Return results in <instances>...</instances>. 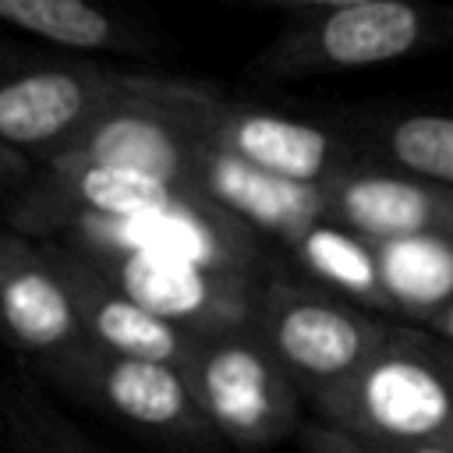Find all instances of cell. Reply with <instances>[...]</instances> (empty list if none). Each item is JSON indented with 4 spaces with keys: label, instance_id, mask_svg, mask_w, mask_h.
I'll return each mask as SVG.
<instances>
[{
    "label": "cell",
    "instance_id": "16",
    "mask_svg": "<svg viewBox=\"0 0 453 453\" xmlns=\"http://www.w3.org/2000/svg\"><path fill=\"white\" fill-rule=\"evenodd\" d=\"M0 25L60 53H145L152 32L113 0H0Z\"/></svg>",
    "mask_w": 453,
    "mask_h": 453
},
{
    "label": "cell",
    "instance_id": "9",
    "mask_svg": "<svg viewBox=\"0 0 453 453\" xmlns=\"http://www.w3.org/2000/svg\"><path fill=\"white\" fill-rule=\"evenodd\" d=\"M188 195L191 191L142 170L64 159L42 166L11 195L7 226L32 241H60L78 223L142 216L152 209H166Z\"/></svg>",
    "mask_w": 453,
    "mask_h": 453
},
{
    "label": "cell",
    "instance_id": "14",
    "mask_svg": "<svg viewBox=\"0 0 453 453\" xmlns=\"http://www.w3.org/2000/svg\"><path fill=\"white\" fill-rule=\"evenodd\" d=\"M0 333L32 361L85 343V329L46 244L0 230Z\"/></svg>",
    "mask_w": 453,
    "mask_h": 453
},
{
    "label": "cell",
    "instance_id": "7",
    "mask_svg": "<svg viewBox=\"0 0 453 453\" xmlns=\"http://www.w3.org/2000/svg\"><path fill=\"white\" fill-rule=\"evenodd\" d=\"M120 67L74 53L32 57L0 50V142L39 166L64 159L67 145L120 85Z\"/></svg>",
    "mask_w": 453,
    "mask_h": 453
},
{
    "label": "cell",
    "instance_id": "1",
    "mask_svg": "<svg viewBox=\"0 0 453 453\" xmlns=\"http://www.w3.org/2000/svg\"><path fill=\"white\" fill-rule=\"evenodd\" d=\"M219 99L223 92L205 81L124 71L113 96L67 145L64 159L142 170L198 195V173L212 152V117Z\"/></svg>",
    "mask_w": 453,
    "mask_h": 453
},
{
    "label": "cell",
    "instance_id": "26",
    "mask_svg": "<svg viewBox=\"0 0 453 453\" xmlns=\"http://www.w3.org/2000/svg\"><path fill=\"white\" fill-rule=\"evenodd\" d=\"M382 453H453V442H428V446H396Z\"/></svg>",
    "mask_w": 453,
    "mask_h": 453
},
{
    "label": "cell",
    "instance_id": "25",
    "mask_svg": "<svg viewBox=\"0 0 453 453\" xmlns=\"http://www.w3.org/2000/svg\"><path fill=\"white\" fill-rule=\"evenodd\" d=\"M428 336H432V333H428ZM432 354H435V361L442 365V372H446V379H449V386H453V343L432 336Z\"/></svg>",
    "mask_w": 453,
    "mask_h": 453
},
{
    "label": "cell",
    "instance_id": "5",
    "mask_svg": "<svg viewBox=\"0 0 453 453\" xmlns=\"http://www.w3.org/2000/svg\"><path fill=\"white\" fill-rule=\"evenodd\" d=\"M396 322L368 308L290 276H265L255 311V333L301 386L304 400L343 382L372 361Z\"/></svg>",
    "mask_w": 453,
    "mask_h": 453
},
{
    "label": "cell",
    "instance_id": "19",
    "mask_svg": "<svg viewBox=\"0 0 453 453\" xmlns=\"http://www.w3.org/2000/svg\"><path fill=\"white\" fill-rule=\"evenodd\" d=\"M393 315L425 326L453 301V244L442 241H375Z\"/></svg>",
    "mask_w": 453,
    "mask_h": 453
},
{
    "label": "cell",
    "instance_id": "4",
    "mask_svg": "<svg viewBox=\"0 0 453 453\" xmlns=\"http://www.w3.org/2000/svg\"><path fill=\"white\" fill-rule=\"evenodd\" d=\"M180 372L219 442L244 453H262L297 439L308 425L301 386L262 343L255 326L198 336Z\"/></svg>",
    "mask_w": 453,
    "mask_h": 453
},
{
    "label": "cell",
    "instance_id": "15",
    "mask_svg": "<svg viewBox=\"0 0 453 453\" xmlns=\"http://www.w3.org/2000/svg\"><path fill=\"white\" fill-rule=\"evenodd\" d=\"M198 195L248 223L255 234H269L283 244H290L308 226L329 219L326 188L269 177L241 163L237 156L219 152L216 145L198 173Z\"/></svg>",
    "mask_w": 453,
    "mask_h": 453
},
{
    "label": "cell",
    "instance_id": "11",
    "mask_svg": "<svg viewBox=\"0 0 453 453\" xmlns=\"http://www.w3.org/2000/svg\"><path fill=\"white\" fill-rule=\"evenodd\" d=\"M212 145L241 163L294 184L326 188L347 166L361 163L350 127L294 117L273 106L223 96L212 117Z\"/></svg>",
    "mask_w": 453,
    "mask_h": 453
},
{
    "label": "cell",
    "instance_id": "10",
    "mask_svg": "<svg viewBox=\"0 0 453 453\" xmlns=\"http://www.w3.org/2000/svg\"><path fill=\"white\" fill-rule=\"evenodd\" d=\"M60 244L131 248V251H152V255L198 262L216 273L265 276L258 234L237 216H230L226 209H219L216 202L198 198V195H188L166 209H152L142 216L78 223L60 237Z\"/></svg>",
    "mask_w": 453,
    "mask_h": 453
},
{
    "label": "cell",
    "instance_id": "21",
    "mask_svg": "<svg viewBox=\"0 0 453 453\" xmlns=\"http://www.w3.org/2000/svg\"><path fill=\"white\" fill-rule=\"evenodd\" d=\"M297 446H301V453H375L365 442H357L347 432H336L322 421H308L297 435Z\"/></svg>",
    "mask_w": 453,
    "mask_h": 453
},
{
    "label": "cell",
    "instance_id": "17",
    "mask_svg": "<svg viewBox=\"0 0 453 453\" xmlns=\"http://www.w3.org/2000/svg\"><path fill=\"white\" fill-rule=\"evenodd\" d=\"M350 134L365 159L407 177L453 188V113L400 110L354 117Z\"/></svg>",
    "mask_w": 453,
    "mask_h": 453
},
{
    "label": "cell",
    "instance_id": "6",
    "mask_svg": "<svg viewBox=\"0 0 453 453\" xmlns=\"http://www.w3.org/2000/svg\"><path fill=\"white\" fill-rule=\"evenodd\" d=\"M35 372L67 396L96 407L99 414L134 432L156 435L159 442L191 453L219 446V435L205 421L177 365L113 354L85 340L57 357L35 361Z\"/></svg>",
    "mask_w": 453,
    "mask_h": 453
},
{
    "label": "cell",
    "instance_id": "3",
    "mask_svg": "<svg viewBox=\"0 0 453 453\" xmlns=\"http://www.w3.org/2000/svg\"><path fill=\"white\" fill-rule=\"evenodd\" d=\"M453 39V7L428 0H368L304 14L280 32L255 60L258 78H315L396 64Z\"/></svg>",
    "mask_w": 453,
    "mask_h": 453
},
{
    "label": "cell",
    "instance_id": "23",
    "mask_svg": "<svg viewBox=\"0 0 453 453\" xmlns=\"http://www.w3.org/2000/svg\"><path fill=\"white\" fill-rule=\"evenodd\" d=\"M255 4H269V7H294V11H304V14H322V11L354 7V4H368V0H255Z\"/></svg>",
    "mask_w": 453,
    "mask_h": 453
},
{
    "label": "cell",
    "instance_id": "22",
    "mask_svg": "<svg viewBox=\"0 0 453 453\" xmlns=\"http://www.w3.org/2000/svg\"><path fill=\"white\" fill-rule=\"evenodd\" d=\"M28 177H32V159L0 142V202L11 198Z\"/></svg>",
    "mask_w": 453,
    "mask_h": 453
},
{
    "label": "cell",
    "instance_id": "20",
    "mask_svg": "<svg viewBox=\"0 0 453 453\" xmlns=\"http://www.w3.org/2000/svg\"><path fill=\"white\" fill-rule=\"evenodd\" d=\"M0 411L18 453H103L81 428H74L46 393L14 375L0 386Z\"/></svg>",
    "mask_w": 453,
    "mask_h": 453
},
{
    "label": "cell",
    "instance_id": "13",
    "mask_svg": "<svg viewBox=\"0 0 453 453\" xmlns=\"http://www.w3.org/2000/svg\"><path fill=\"white\" fill-rule=\"evenodd\" d=\"M46 255L57 269V276L64 280L71 304L78 311V322L85 329V340L113 350V354H127V357H145V361H163V365H177L184 368L195 340L191 333H184L180 326L152 315L149 308H142L138 301H131L85 251L60 244V241H42Z\"/></svg>",
    "mask_w": 453,
    "mask_h": 453
},
{
    "label": "cell",
    "instance_id": "8",
    "mask_svg": "<svg viewBox=\"0 0 453 453\" xmlns=\"http://www.w3.org/2000/svg\"><path fill=\"white\" fill-rule=\"evenodd\" d=\"M78 251H85L131 301L180 326L191 336H219L255 326L265 276L216 273L198 262L131 251V248H78Z\"/></svg>",
    "mask_w": 453,
    "mask_h": 453
},
{
    "label": "cell",
    "instance_id": "18",
    "mask_svg": "<svg viewBox=\"0 0 453 453\" xmlns=\"http://www.w3.org/2000/svg\"><path fill=\"white\" fill-rule=\"evenodd\" d=\"M287 248L326 290H333L368 311H393L386 283H382L375 241H368L333 219H322V223L308 226L304 234H297Z\"/></svg>",
    "mask_w": 453,
    "mask_h": 453
},
{
    "label": "cell",
    "instance_id": "2",
    "mask_svg": "<svg viewBox=\"0 0 453 453\" xmlns=\"http://www.w3.org/2000/svg\"><path fill=\"white\" fill-rule=\"evenodd\" d=\"M322 425L368 449L453 442V386L421 326H393L386 347L343 382L308 396Z\"/></svg>",
    "mask_w": 453,
    "mask_h": 453
},
{
    "label": "cell",
    "instance_id": "24",
    "mask_svg": "<svg viewBox=\"0 0 453 453\" xmlns=\"http://www.w3.org/2000/svg\"><path fill=\"white\" fill-rule=\"evenodd\" d=\"M421 329H428L432 336H439V340H446V343H453V301L442 308V311H435Z\"/></svg>",
    "mask_w": 453,
    "mask_h": 453
},
{
    "label": "cell",
    "instance_id": "12",
    "mask_svg": "<svg viewBox=\"0 0 453 453\" xmlns=\"http://www.w3.org/2000/svg\"><path fill=\"white\" fill-rule=\"evenodd\" d=\"M326 198L329 219L368 241L453 244V188L361 159L326 184Z\"/></svg>",
    "mask_w": 453,
    "mask_h": 453
}]
</instances>
